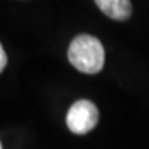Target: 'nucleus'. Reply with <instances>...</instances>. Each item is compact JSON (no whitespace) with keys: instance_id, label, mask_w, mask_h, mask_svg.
<instances>
[{"instance_id":"obj_1","label":"nucleus","mask_w":149,"mask_h":149,"mask_svg":"<svg viewBox=\"0 0 149 149\" xmlns=\"http://www.w3.org/2000/svg\"><path fill=\"white\" fill-rule=\"evenodd\" d=\"M69 62L83 73H98L105 62V51L101 42L91 35H79L68 50Z\"/></svg>"},{"instance_id":"obj_2","label":"nucleus","mask_w":149,"mask_h":149,"mask_svg":"<svg viewBox=\"0 0 149 149\" xmlns=\"http://www.w3.org/2000/svg\"><path fill=\"white\" fill-rule=\"evenodd\" d=\"M100 119L98 108L91 101L80 100L70 107L66 115V124L72 133L86 134L97 126Z\"/></svg>"},{"instance_id":"obj_3","label":"nucleus","mask_w":149,"mask_h":149,"mask_svg":"<svg viewBox=\"0 0 149 149\" xmlns=\"http://www.w3.org/2000/svg\"><path fill=\"white\" fill-rule=\"evenodd\" d=\"M98 8L115 21H124L131 15V3L130 0H94Z\"/></svg>"},{"instance_id":"obj_4","label":"nucleus","mask_w":149,"mask_h":149,"mask_svg":"<svg viewBox=\"0 0 149 149\" xmlns=\"http://www.w3.org/2000/svg\"><path fill=\"white\" fill-rule=\"evenodd\" d=\"M6 65H7V54H6L3 46L0 44V73L3 72V69L6 68Z\"/></svg>"},{"instance_id":"obj_5","label":"nucleus","mask_w":149,"mask_h":149,"mask_svg":"<svg viewBox=\"0 0 149 149\" xmlns=\"http://www.w3.org/2000/svg\"><path fill=\"white\" fill-rule=\"evenodd\" d=\"M0 149H3V148H1V144H0Z\"/></svg>"}]
</instances>
